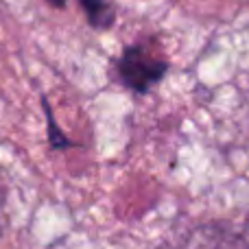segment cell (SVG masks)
I'll return each instance as SVG.
<instances>
[{
    "label": "cell",
    "mask_w": 249,
    "mask_h": 249,
    "mask_svg": "<svg viewBox=\"0 0 249 249\" xmlns=\"http://www.w3.org/2000/svg\"><path fill=\"white\" fill-rule=\"evenodd\" d=\"M116 68L121 81L129 90L144 94L164 79L168 70V61L160 57L149 44L136 42L131 46H124V51L118 57Z\"/></svg>",
    "instance_id": "obj_1"
},
{
    "label": "cell",
    "mask_w": 249,
    "mask_h": 249,
    "mask_svg": "<svg viewBox=\"0 0 249 249\" xmlns=\"http://www.w3.org/2000/svg\"><path fill=\"white\" fill-rule=\"evenodd\" d=\"M83 13L88 18V24L96 31H107L116 22V9L109 0H79Z\"/></svg>",
    "instance_id": "obj_2"
},
{
    "label": "cell",
    "mask_w": 249,
    "mask_h": 249,
    "mask_svg": "<svg viewBox=\"0 0 249 249\" xmlns=\"http://www.w3.org/2000/svg\"><path fill=\"white\" fill-rule=\"evenodd\" d=\"M42 107H44V114H46V121H48L46 131H48V142H51V146L53 149H68V146H72V142L57 127V121H55V116H53V107L48 105L46 96H42Z\"/></svg>",
    "instance_id": "obj_3"
},
{
    "label": "cell",
    "mask_w": 249,
    "mask_h": 249,
    "mask_svg": "<svg viewBox=\"0 0 249 249\" xmlns=\"http://www.w3.org/2000/svg\"><path fill=\"white\" fill-rule=\"evenodd\" d=\"M4 201V184H2V173H0V206ZM0 236H2V225H0Z\"/></svg>",
    "instance_id": "obj_4"
},
{
    "label": "cell",
    "mask_w": 249,
    "mask_h": 249,
    "mask_svg": "<svg viewBox=\"0 0 249 249\" xmlns=\"http://www.w3.org/2000/svg\"><path fill=\"white\" fill-rule=\"evenodd\" d=\"M46 2H48V4H53V7H57V9H64L68 0H46Z\"/></svg>",
    "instance_id": "obj_5"
}]
</instances>
